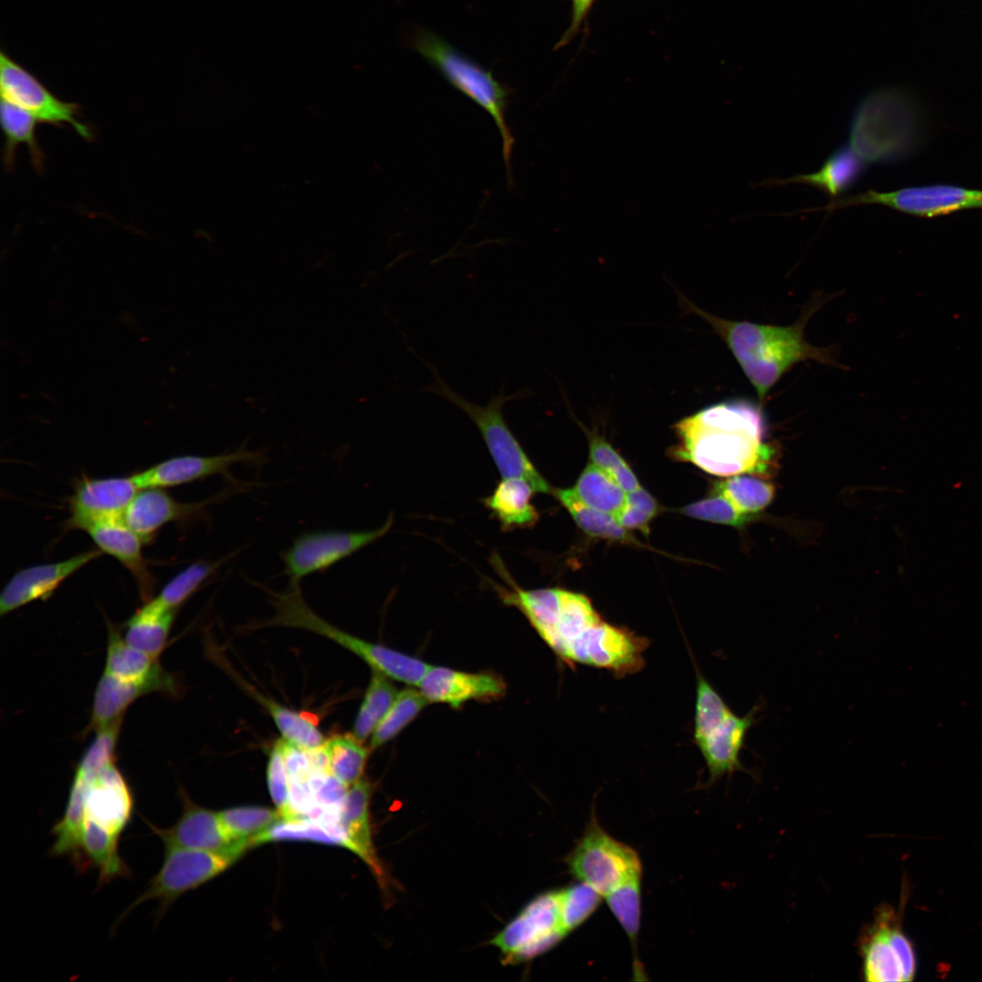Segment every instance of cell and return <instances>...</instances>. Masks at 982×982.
<instances>
[{
	"instance_id": "cell-19",
	"label": "cell",
	"mask_w": 982,
	"mask_h": 982,
	"mask_svg": "<svg viewBox=\"0 0 982 982\" xmlns=\"http://www.w3.org/2000/svg\"><path fill=\"white\" fill-rule=\"evenodd\" d=\"M230 494L229 490H225L204 501L182 503L163 488H141L127 506L123 519L145 543L165 524L188 521L202 516L207 506Z\"/></svg>"
},
{
	"instance_id": "cell-11",
	"label": "cell",
	"mask_w": 982,
	"mask_h": 982,
	"mask_svg": "<svg viewBox=\"0 0 982 982\" xmlns=\"http://www.w3.org/2000/svg\"><path fill=\"white\" fill-rule=\"evenodd\" d=\"M862 976L868 982H907L916 975L917 960L909 939L894 909L881 906L858 940Z\"/></svg>"
},
{
	"instance_id": "cell-49",
	"label": "cell",
	"mask_w": 982,
	"mask_h": 982,
	"mask_svg": "<svg viewBox=\"0 0 982 982\" xmlns=\"http://www.w3.org/2000/svg\"><path fill=\"white\" fill-rule=\"evenodd\" d=\"M594 0H573V19L566 34L558 44H564L575 33Z\"/></svg>"
},
{
	"instance_id": "cell-21",
	"label": "cell",
	"mask_w": 982,
	"mask_h": 982,
	"mask_svg": "<svg viewBox=\"0 0 982 982\" xmlns=\"http://www.w3.org/2000/svg\"><path fill=\"white\" fill-rule=\"evenodd\" d=\"M429 703H445L459 707L469 700H488L502 696L506 685L490 673H466L444 666H430L418 685Z\"/></svg>"
},
{
	"instance_id": "cell-48",
	"label": "cell",
	"mask_w": 982,
	"mask_h": 982,
	"mask_svg": "<svg viewBox=\"0 0 982 982\" xmlns=\"http://www.w3.org/2000/svg\"><path fill=\"white\" fill-rule=\"evenodd\" d=\"M626 503L647 512L653 516H656L658 512V505L655 498L641 486L626 493Z\"/></svg>"
},
{
	"instance_id": "cell-1",
	"label": "cell",
	"mask_w": 982,
	"mask_h": 982,
	"mask_svg": "<svg viewBox=\"0 0 982 982\" xmlns=\"http://www.w3.org/2000/svg\"><path fill=\"white\" fill-rule=\"evenodd\" d=\"M671 455L718 476L751 474L770 477L778 466V450L767 440L762 407L746 399H728L705 406L676 422Z\"/></svg>"
},
{
	"instance_id": "cell-9",
	"label": "cell",
	"mask_w": 982,
	"mask_h": 982,
	"mask_svg": "<svg viewBox=\"0 0 982 982\" xmlns=\"http://www.w3.org/2000/svg\"><path fill=\"white\" fill-rule=\"evenodd\" d=\"M570 873L603 897L615 889L641 880L642 864L636 851L615 839L592 815L582 837L566 858Z\"/></svg>"
},
{
	"instance_id": "cell-39",
	"label": "cell",
	"mask_w": 982,
	"mask_h": 982,
	"mask_svg": "<svg viewBox=\"0 0 982 982\" xmlns=\"http://www.w3.org/2000/svg\"><path fill=\"white\" fill-rule=\"evenodd\" d=\"M641 880L632 881L607 894L605 898L610 911L618 920L634 948L635 979H646L643 966L637 957L636 945L641 914Z\"/></svg>"
},
{
	"instance_id": "cell-23",
	"label": "cell",
	"mask_w": 982,
	"mask_h": 982,
	"mask_svg": "<svg viewBox=\"0 0 982 982\" xmlns=\"http://www.w3.org/2000/svg\"><path fill=\"white\" fill-rule=\"evenodd\" d=\"M99 550L118 560L135 578L145 602L152 598L154 577L142 553V539L123 518L99 522L85 530Z\"/></svg>"
},
{
	"instance_id": "cell-3",
	"label": "cell",
	"mask_w": 982,
	"mask_h": 982,
	"mask_svg": "<svg viewBox=\"0 0 982 982\" xmlns=\"http://www.w3.org/2000/svg\"><path fill=\"white\" fill-rule=\"evenodd\" d=\"M688 312L707 322L726 343L742 371L755 388L760 402L791 368L808 360L837 366L833 349L818 347L805 338V327L820 306L815 301L800 318L789 326L734 321L711 315L683 298Z\"/></svg>"
},
{
	"instance_id": "cell-25",
	"label": "cell",
	"mask_w": 982,
	"mask_h": 982,
	"mask_svg": "<svg viewBox=\"0 0 982 982\" xmlns=\"http://www.w3.org/2000/svg\"><path fill=\"white\" fill-rule=\"evenodd\" d=\"M105 673L124 681L150 683L161 692H176L175 677L153 657L126 643L117 627L108 624Z\"/></svg>"
},
{
	"instance_id": "cell-38",
	"label": "cell",
	"mask_w": 982,
	"mask_h": 982,
	"mask_svg": "<svg viewBox=\"0 0 982 982\" xmlns=\"http://www.w3.org/2000/svg\"><path fill=\"white\" fill-rule=\"evenodd\" d=\"M757 476L736 475L717 481L713 491L726 497L741 513L756 516L773 500L775 486Z\"/></svg>"
},
{
	"instance_id": "cell-6",
	"label": "cell",
	"mask_w": 982,
	"mask_h": 982,
	"mask_svg": "<svg viewBox=\"0 0 982 982\" xmlns=\"http://www.w3.org/2000/svg\"><path fill=\"white\" fill-rule=\"evenodd\" d=\"M433 375L423 390L433 393L459 408L476 426L488 452L503 478L516 477L527 481L540 493H553L547 481L535 467L521 444L510 429L504 415L505 406L528 394L521 389L506 396L502 386L486 405H477L455 391L441 376L437 368L426 363Z\"/></svg>"
},
{
	"instance_id": "cell-34",
	"label": "cell",
	"mask_w": 982,
	"mask_h": 982,
	"mask_svg": "<svg viewBox=\"0 0 982 982\" xmlns=\"http://www.w3.org/2000/svg\"><path fill=\"white\" fill-rule=\"evenodd\" d=\"M241 685L267 710L284 739L305 750L316 749L324 744L323 734L312 721L265 696L249 685L243 682Z\"/></svg>"
},
{
	"instance_id": "cell-44",
	"label": "cell",
	"mask_w": 982,
	"mask_h": 982,
	"mask_svg": "<svg viewBox=\"0 0 982 982\" xmlns=\"http://www.w3.org/2000/svg\"><path fill=\"white\" fill-rule=\"evenodd\" d=\"M559 896L561 919L567 935L594 913L603 898L595 888L582 881L559 889Z\"/></svg>"
},
{
	"instance_id": "cell-42",
	"label": "cell",
	"mask_w": 982,
	"mask_h": 982,
	"mask_svg": "<svg viewBox=\"0 0 982 982\" xmlns=\"http://www.w3.org/2000/svg\"><path fill=\"white\" fill-rule=\"evenodd\" d=\"M223 563L225 559L197 561L189 565L167 582L155 598L176 610Z\"/></svg>"
},
{
	"instance_id": "cell-18",
	"label": "cell",
	"mask_w": 982,
	"mask_h": 982,
	"mask_svg": "<svg viewBox=\"0 0 982 982\" xmlns=\"http://www.w3.org/2000/svg\"><path fill=\"white\" fill-rule=\"evenodd\" d=\"M264 453L241 446L238 449L215 456H180L164 460L132 476L137 486L169 487L201 480L215 475L231 477L229 469L238 463L260 464Z\"/></svg>"
},
{
	"instance_id": "cell-29",
	"label": "cell",
	"mask_w": 982,
	"mask_h": 982,
	"mask_svg": "<svg viewBox=\"0 0 982 982\" xmlns=\"http://www.w3.org/2000/svg\"><path fill=\"white\" fill-rule=\"evenodd\" d=\"M175 611L152 597L128 619L125 640L131 646L158 658L166 646Z\"/></svg>"
},
{
	"instance_id": "cell-15",
	"label": "cell",
	"mask_w": 982,
	"mask_h": 982,
	"mask_svg": "<svg viewBox=\"0 0 982 982\" xmlns=\"http://www.w3.org/2000/svg\"><path fill=\"white\" fill-rule=\"evenodd\" d=\"M0 89L2 99L29 112L38 123L59 127L67 124L84 139H92L89 126L78 119L76 104L57 98L30 72L3 52L0 54Z\"/></svg>"
},
{
	"instance_id": "cell-24",
	"label": "cell",
	"mask_w": 982,
	"mask_h": 982,
	"mask_svg": "<svg viewBox=\"0 0 982 982\" xmlns=\"http://www.w3.org/2000/svg\"><path fill=\"white\" fill-rule=\"evenodd\" d=\"M371 793L372 786L364 778L348 787L341 809L340 825L349 844V850L355 852L370 867L383 887L386 884V878L372 837L369 815Z\"/></svg>"
},
{
	"instance_id": "cell-47",
	"label": "cell",
	"mask_w": 982,
	"mask_h": 982,
	"mask_svg": "<svg viewBox=\"0 0 982 982\" xmlns=\"http://www.w3.org/2000/svg\"><path fill=\"white\" fill-rule=\"evenodd\" d=\"M653 518L654 516L647 512L628 505L626 501L622 510L616 516L617 522L627 530L640 529L645 532Z\"/></svg>"
},
{
	"instance_id": "cell-14",
	"label": "cell",
	"mask_w": 982,
	"mask_h": 982,
	"mask_svg": "<svg viewBox=\"0 0 982 982\" xmlns=\"http://www.w3.org/2000/svg\"><path fill=\"white\" fill-rule=\"evenodd\" d=\"M566 935L561 919L559 890H554L530 901L490 944L500 949L504 962L517 964L549 950Z\"/></svg>"
},
{
	"instance_id": "cell-33",
	"label": "cell",
	"mask_w": 982,
	"mask_h": 982,
	"mask_svg": "<svg viewBox=\"0 0 982 982\" xmlns=\"http://www.w3.org/2000/svg\"><path fill=\"white\" fill-rule=\"evenodd\" d=\"M553 494L588 536L624 544H639L615 516L587 506L576 497L572 488L556 489Z\"/></svg>"
},
{
	"instance_id": "cell-31",
	"label": "cell",
	"mask_w": 982,
	"mask_h": 982,
	"mask_svg": "<svg viewBox=\"0 0 982 982\" xmlns=\"http://www.w3.org/2000/svg\"><path fill=\"white\" fill-rule=\"evenodd\" d=\"M87 785L73 778L63 817L52 828L55 841L50 849L53 857L67 856L77 870L83 873L82 839L85 821V794Z\"/></svg>"
},
{
	"instance_id": "cell-12",
	"label": "cell",
	"mask_w": 982,
	"mask_h": 982,
	"mask_svg": "<svg viewBox=\"0 0 982 982\" xmlns=\"http://www.w3.org/2000/svg\"><path fill=\"white\" fill-rule=\"evenodd\" d=\"M873 204L913 216L934 218L967 209H982V189L937 184L902 187L890 192L868 190L838 197L816 209L831 212L847 206Z\"/></svg>"
},
{
	"instance_id": "cell-20",
	"label": "cell",
	"mask_w": 982,
	"mask_h": 982,
	"mask_svg": "<svg viewBox=\"0 0 982 982\" xmlns=\"http://www.w3.org/2000/svg\"><path fill=\"white\" fill-rule=\"evenodd\" d=\"M101 550H89L55 563L29 566L16 572L0 595V615H6L36 599L45 600L70 576L100 556Z\"/></svg>"
},
{
	"instance_id": "cell-36",
	"label": "cell",
	"mask_w": 982,
	"mask_h": 982,
	"mask_svg": "<svg viewBox=\"0 0 982 982\" xmlns=\"http://www.w3.org/2000/svg\"><path fill=\"white\" fill-rule=\"evenodd\" d=\"M321 747L329 770L346 786L363 778L368 751L353 734L331 736Z\"/></svg>"
},
{
	"instance_id": "cell-45",
	"label": "cell",
	"mask_w": 982,
	"mask_h": 982,
	"mask_svg": "<svg viewBox=\"0 0 982 982\" xmlns=\"http://www.w3.org/2000/svg\"><path fill=\"white\" fill-rule=\"evenodd\" d=\"M681 512L693 518L735 527H742L755 517L739 512L726 497L715 491L709 496L684 506Z\"/></svg>"
},
{
	"instance_id": "cell-4",
	"label": "cell",
	"mask_w": 982,
	"mask_h": 982,
	"mask_svg": "<svg viewBox=\"0 0 982 982\" xmlns=\"http://www.w3.org/2000/svg\"><path fill=\"white\" fill-rule=\"evenodd\" d=\"M922 116L914 99L896 87L866 95L853 113L848 145L867 164H888L911 155L919 146Z\"/></svg>"
},
{
	"instance_id": "cell-37",
	"label": "cell",
	"mask_w": 982,
	"mask_h": 982,
	"mask_svg": "<svg viewBox=\"0 0 982 982\" xmlns=\"http://www.w3.org/2000/svg\"><path fill=\"white\" fill-rule=\"evenodd\" d=\"M398 692L389 677L372 669L369 685L353 726V735L364 742L383 719Z\"/></svg>"
},
{
	"instance_id": "cell-27",
	"label": "cell",
	"mask_w": 982,
	"mask_h": 982,
	"mask_svg": "<svg viewBox=\"0 0 982 982\" xmlns=\"http://www.w3.org/2000/svg\"><path fill=\"white\" fill-rule=\"evenodd\" d=\"M535 492L533 486L524 479L503 478L493 493L482 499V503L499 522L503 531L531 528L539 518L532 504Z\"/></svg>"
},
{
	"instance_id": "cell-5",
	"label": "cell",
	"mask_w": 982,
	"mask_h": 982,
	"mask_svg": "<svg viewBox=\"0 0 982 982\" xmlns=\"http://www.w3.org/2000/svg\"><path fill=\"white\" fill-rule=\"evenodd\" d=\"M409 43L455 89L476 103L492 118L502 140L503 160L507 180L511 184V159L515 138L506 121L510 89L496 80L490 70L433 31L416 28L413 31Z\"/></svg>"
},
{
	"instance_id": "cell-22",
	"label": "cell",
	"mask_w": 982,
	"mask_h": 982,
	"mask_svg": "<svg viewBox=\"0 0 982 982\" xmlns=\"http://www.w3.org/2000/svg\"><path fill=\"white\" fill-rule=\"evenodd\" d=\"M134 799L131 788L115 763L87 784L85 815L120 837L131 821Z\"/></svg>"
},
{
	"instance_id": "cell-10",
	"label": "cell",
	"mask_w": 982,
	"mask_h": 982,
	"mask_svg": "<svg viewBox=\"0 0 982 982\" xmlns=\"http://www.w3.org/2000/svg\"><path fill=\"white\" fill-rule=\"evenodd\" d=\"M238 858L229 854L165 846L161 868L150 879L145 892L123 912L116 923L135 907L150 899L160 902L158 917H161L180 896L220 875Z\"/></svg>"
},
{
	"instance_id": "cell-8",
	"label": "cell",
	"mask_w": 982,
	"mask_h": 982,
	"mask_svg": "<svg viewBox=\"0 0 982 982\" xmlns=\"http://www.w3.org/2000/svg\"><path fill=\"white\" fill-rule=\"evenodd\" d=\"M259 586L268 596L275 612L270 618L253 626L254 628L275 626L307 630L350 650L367 663L371 669L387 676H396L404 669V653L367 642L329 624L308 606L299 586H288L283 592H276L262 585Z\"/></svg>"
},
{
	"instance_id": "cell-13",
	"label": "cell",
	"mask_w": 982,
	"mask_h": 982,
	"mask_svg": "<svg viewBox=\"0 0 982 982\" xmlns=\"http://www.w3.org/2000/svg\"><path fill=\"white\" fill-rule=\"evenodd\" d=\"M389 516L379 528L361 531L317 530L303 532L281 553L288 586L322 572L384 536L392 527Z\"/></svg>"
},
{
	"instance_id": "cell-32",
	"label": "cell",
	"mask_w": 982,
	"mask_h": 982,
	"mask_svg": "<svg viewBox=\"0 0 982 982\" xmlns=\"http://www.w3.org/2000/svg\"><path fill=\"white\" fill-rule=\"evenodd\" d=\"M37 122L29 112L2 99L1 125L5 135L3 163L7 171L14 168L15 152L19 145L27 146L31 163L35 170L39 173L44 170L45 155L35 135Z\"/></svg>"
},
{
	"instance_id": "cell-40",
	"label": "cell",
	"mask_w": 982,
	"mask_h": 982,
	"mask_svg": "<svg viewBox=\"0 0 982 982\" xmlns=\"http://www.w3.org/2000/svg\"><path fill=\"white\" fill-rule=\"evenodd\" d=\"M218 814L231 837L247 843L250 847L258 837L281 819L277 809L257 806L235 807Z\"/></svg>"
},
{
	"instance_id": "cell-17",
	"label": "cell",
	"mask_w": 982,
	"mask_h": 982,
	"mask_svg": "<svg viewBox=\"0 0 982 982\" xmlns=\"http://www.w3.org/2000/svg\"><path fill=\"white\" fill-rule=\"evenodd\" d=\"M139 490L132 476L105 478L83 476L75 482L68 502L67 529L85 531L99 522L123 518Z\"/></svg>"
},
{
	"instance_id": "cell-26",
	"label": "cell",
	"mask_w": 982,
	"mask_h": 982,
	"mask_svg": "<svg viewBox=\"0 0 982 982\" xmlns=\"http://www.w3.org/2000/svg\"><path fill=\"white\" fill-rule=\"evenodd\" d=\"M867 165L848 145H841L832 152L815 173L797 175L769 184L797 183L811 185L834 200L857 183L863 176Z\"/></svg>"
},
{
	"instance_id": "cell-46",
	"label": "cell",
	"mask_w": 982,
	"mask_h": 982,
	"mask_svg": "<svg viewBox=\"0 0 982 982\" xmlns=\"http://www.w3.org/2000/svg\"><path fill=\"white\" fill-rule=\"evenodd\" d=\"M266 780L270 797L281 815V819L296 818L291 807L289 778L279 740L270 751Z\"/></svg>"
},
{
	"instance_id": "cell-35",
	"label": "cell",
	"mask_w": 982,
	"mask_h": 982,
	"mask_svg": "<svg viewBox=\"0 0 982 982\" xmlns=\"http://www.w3.org/2000/svg\"><path fill=\"white\" fill-rule=\"evenodd\" d=\"M572 490L587 506L615 517L626 501V493L619 485L591 463L584 469Z\"/></svg>"
},
{
	"instance_id": "cell-30",
	"label": "cell",
	"mask_w": 982,
	"mask_h": 982,
	"mask_svg": "<svg viewBox=\"0 0 982 982\" xmlns=\"http://www.w3.org/2000/svg\"><path fill=\"white\" fill-rule=\"evenodd\" d=\"M119 837L93 819L85 817L82 839L83 872L91 867L97 868L100 885L115 877L131 876L129 867L118 852Z\"/></svg>"
},
{
	"instance_id": "cell-28",
	"label": "cell",
	"mask_w": 982,
	"mask_h": 982,
	"mask_svg": "<svg viewBox=\"0 0 982 982\" xmlns=\"http://www.w3.org/2000/svg\"><path fill=\"white\" fill-rule=\"evenodd\" d=\"M155 691L159 690L153 684L124 681L104 672L95 688L87 730L98 731L123 718L135 699Z\"/></svg>"
},
{
	"instance_id": "cell-16",
	"label": "cell",
	"mask_w": 982,
	"mask_h": 982,
	"mask_svg": "<svg viewBox=\"0 0 982 982\" xmlns=\"http://www.w3.org/2000/svg\"><path fill=\"white\" fill-rule=\"evenodd\" d=\"M181 799L183 810L172 827L160 828L144 819L161 838L164 846L229 854L237 857L250 848L247 843L231 837L218 812L194 803L184 791H181Z\"/></svg>"
},
{
	"instance_id": "cell-7",
	"label": "cell",
	"mask_w": 982,
	"mask_h": 982,
	"mask_svg": "<svg viewBox=\"0 0 982 982\" xmlns=\"http://www.w3.org/2000/svg\"><path fill=\"white\" fill-rule=\"evenodd\" d=\"M696 667V700L693 722V743L705 760L708 781L705 787L713 785L725 776L747 769L740 754L746 737L757 723L759 706H754L746 715L737 716L716 688Z\"/></svg>"
},
{
	"instance_id": "cell-41",
	"label": "cell",
	"mask_w": 982,
	"mask_h": 982,
	"mask_svg": "<svg viewBox=\"0 0 982 982\" xmlns=\"http://www.w3.org/2000/svg\"><path fill=\"white\" fill-rule=\"evenodd\" d=\"M428 703L420 690L408 687L398 692L372 734L370 749H376L396 737Z\"/></svg>"
},
{
	"instance_id": "cell-43",
	"label": "cell",
	"mask_w": 982,
	"mask_h": 982,
	"mask_svg": "<svg viewBox=\"0 0 982 982\" xmlns=\"http://www.w3.org/2000/svg\"><path fill=\"white\" fill-rule=\"evenodd\" d=\"M586 434L590 463L609 475L626 493L637 489L640 485L636 476L611 444L596 431L587 430Z\"/></svg>"
},
{
	"instance_id": "cell-2",
	"label": "cell",
	"mask_w": 982,
	"mask_h": 982,
	"mask_svg": "<svg viewBox=\"0 0 982 982\" xmlns=\"http://www.w3.org/2000/svg\"><path fill=\"white\" fill-rule=\"evenodd\" d=\"M534 629L566 666L605 669L616 678L641 671L650 645L647 637L603 619L585 595L564 589L555 609Z\"/></svg>"
}]
</instances>
